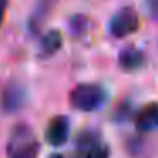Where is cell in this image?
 I'll return each mask as SVG.
<instances>
[{
  "mask_svg": "<svg viewBox=\"0 0 158 158\" xmlns=\"http://www.w3.org/2000/svg\"><path fill=\"white\" fill-rule=\"evenodd\" d=\"M26 100V92L22 89V85H19L17 82H9L5 85V89L2 90V107L7 112H15L24 106Z\"/></svg>",
  "mask_w": 158,
  "mask_h": 158,
  "instance_id": "5b68a950",
  "label": "cell"
},
{
  "mask_svg": "<svg viewBox=\"0 0 158 158\" xmlns=\"http://www.w3.org/2000/svg\"><path fill=\"white\" fill-rule=\"evenodd\" d=\"M78 144V151L82 158H107L109 156V150L104 143H100L99 138L94 133H83L80 139L77 141Z\"/></svg>",
  "mask_w": 158,
  "mask_h": 158,
  "instance_id": "277c9868",
  "label": "cell"
},
{
  "mask_svg": "<svg viewBox=\"0 0 158 158\" xmlns=\"http://www.w3.org/2000/svg\"><path fill=\"white\" fill-rule=\"evenodd\" d=\"M136 127L139 131L158 129V102L144 106L136 116Z\"/></svg>",
  "mask_w": 158,
  "mask_h": 158,
  "instance_id": "ba28073f",
  "label": "cell"
},
{
  "mask_svg": "<svg viewBox=\"0 0 158 158\" xmlns=\"http://www.w3.org/2000/svg\"><path fill=\"white\" fill-rule=\"evenodd\" d=\"M68 131H70V123L68 117L65 116H56L49 121L48 129H46V139L53 146H61L68 139Z\"/></svg>",
  "mask_w": 158,
  "mask_h": 158,
  "instance_id": "8992f818",
  "label": "cell"
},
{
  "mask_svg": "<svg viewBox=\"0 0 158 158\" xmlns=\"http://www.w3.org/2000/svg\"><path fill=\"white\" fill-rule=\"evenodd\" d=\"M139 27V15L133 7H123L110 17L109 32L114 38H126Z\"/></svg>",
  "mask_w": 158,
  "mask_h": 158,
  "instance_id": "3957f363",
  "label": "cell"
},
{
  "mask_svg": "<svg viewBox=\"0 0 158 158\" xmlns=\"http://www.w3.org/2000/svg\"><path fill=\"white\" fill-rule=\"evenodd\" d=\"M7 5H9V0H0V27H2V22H4V19H5Z\"/></svg>",
  "mask_w": 158,
  "mask_h": 158,
  "instance_id": "8fae6325",
  "label": "cell"
},
{
  "mask_svg": "<svg viewBox=\"0 0 158 158\" xmlns=\"http://www.w3.org/2000/svg\"><path fill=\"white\" fill-rule=\"evenodd\" d=\"M39 143L29 126L19 124L12 129L7 143V158H38Z\"/></svg>",
  "mask_w": 158,
  "mask_h": 158,
  "instance_id": "6da1fadb",
  "label": "cell"
},
{
  "mask_svg": "<svg viewBox=\"0 0 158 158\" xmlns=\"http://www.w3.org/2000/svg\"><path fill=\"white\" fill-rule=\"evenodd\" d=\"M148 4V9H150V12L155 15V17H158V0H146Z\"/></svg>",
  "mask_w": 158,
  "mask_h": 158,
  "instance_id": "7c38bea8",
  "label": "cell"
},
{
  "mask_svg": "<svg viewBox=\"0 0 158 158\" xmlns=\"http://www.w3.org/2000/svg\"><path fill=\"white\" fill-rule=\"evenodd\" d=\"M49 7H51V0H39L38 7H36V10L32 12L31 19H29V31L31 32L39 31L43 21L46 19V14L49 12Z\"/></svg>",
  "mask_w": 158,
  "mask_h": 158,
  "instance_id": "30bf717a",
  "label": "cell"
},
{
  "mask_svg": "<svg viewBox=\"0 0 158 158\" xmlns=\"http://www.w3.org/2000/svg\"><path fill=\"white\" fill-rule=\"evenodd\" d=\"M49 158H63L61 155H58V153H55V155H49Z\"/></svg>",
  "mask_w": 158,
  "mask_h": 158,
  "instance_id": "4fadbf2b",
  "label": "cell"
},
{
  "mask_svg": "<svg viewBox=\"0 0 158 158\" xmlns=\"http://www.w3.org/2000/svg\"><path fill=\"white\" fill-rule=\"evenodd\" d=\"M60 48H61V32L56 31V29H51V31H48L43 36L41 43H39V56L49 58Z\"/></svg>",
  "mask_w": 158,
  "mask_h": 158,
  "instance_id": "9c48e42d",
  "label": "cell"
},
{
  "mask_svg": "<svg viewBox=\"0 0 158 158\" xmlns=\"http://www.w3.org/2000/svg\"><path fill=\"white\" fill-rule=\"evenodd\" d=\"M117 61H119V66L124 72H134V70H139L141 66L144 65L146 56H144V53L141 51V49L129 46V48H124L123 51L119 53Z\"/></svg>",
  "mask_w": 158,
  "mask_h": 158,
  "instance_id": "52a82bcc",
  "label": "cell"
},
{
  "mask_svg": "<svg viewBox=\"0 0 158 158\" xmlns=\"http://www.w3.org/2000/svg\"><path fill=\"white\" fill-rule=\"evenodd\" d=\"M70 102L75 109L92 112L106 102V90L95 83H80L70 94Z\"/></svg>",
  "mask_w": 158,
  "mask_h": 158,
  "instance_id": "7a4b0ae2",
  "label": "cell"
}]
</instances>
